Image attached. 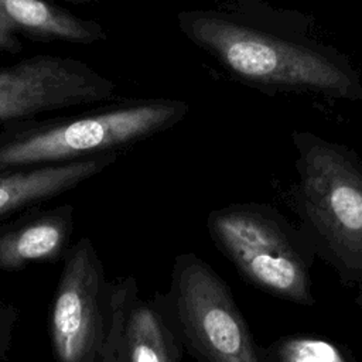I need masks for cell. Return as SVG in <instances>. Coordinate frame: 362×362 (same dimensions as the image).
Wrapping results in <instances>:
<instances>
[{
  "label": "cell",
  "instance_id": "6da1fadb",
  "mask_svg": "<svg viewBox=\"0 0 362 362\" xmlns=\"http://www.w3.org/2000/svg\"><path fill=\"white\" fill-rule=\"evenodd\" d=\"M182 31L222 65L256 85L358 98L359 81L334 51L216 11L181 14Z\"/></svg>",
  "mask_w": 362,
  "mask_h": 362
},
{
  "label": "cell",
  "instance_id": "7a4b0ae2",
  "mask_svg": "<svg viewBox=\"0 0 362 362\" xmlns=\"http://www.w3.org/2000/svg\"><path fill=\"white\" fill-rule=\"evenodd\" d=\"M184 112L178 100H129L71 116L8 123L0 129V170L117 153L167 129Z\"/></svg>",
  "mask_w": 362,
  "mask_h": 362
},
{
  "label": "cell",
  "instance_id": "3957f363",
  "mask_svg": "<svg viewBox=\"0 0 362 362\" xmlns=\"http://www.w3.org/2000/svg\"><path fill=\"white\" fill-rule=\"evenodd\" d=\"M206 228L238 274L263 293L297 305L315 304L317 257L303 229L263 205H230L209 214Z\"/></svg>",
  "mask_w": 362,
  "mask_h": 362
},
{
  "label": "cell",
  "instance_id": "277c9868",
  "mask_svg": "<svg viewBox=\"0 0 362 362\" xmlns=\"http://www.w3.org/2000/svg\"><path fill=\"white\" fill-rule=\"evenodd\" d=\"M296 212L318 257L354 287L362 276V170L338 147L308 141Z\"/></svg>",
  "mask_w": 362,
  "mask_h": 362
},
{
  "label": "cell",
  "instance_id": "5b68a950",
  "mask_svg": "<svg viewBox=\"0 0 362 362\" xmlns=\"http://www.w3.org/2000/svg\"><path fill=\"white\" fill-rule=\"evenodd\" d=\"M153 297L198 362H264L229 286L195 253L174 259L167 291Z\"/></svg>",
  "mask_w": 362,
  "mask_h": 362
},
{
  "label": "cell",
  "instance_id": "8992f818",
  "mask_svg": "<svg viewBox=\"0 0 362 362\" xmlns=\"http://www.w3.org/2000/svg\"><path fill=\"white\" fill-rule=\"evenodd\" d=\"M49 310V341L57 362H100L110 280L88 236L69 246Z\"/></svg>",
  "mask_w": 362,
  "mask_h": 362
},
{
  "label": "cell",
  "instance_id": "52a82bcc",
  "mask_svg": "<svg viewBox=\"0 0 362 362\" xmlns=\"http://www.w3.org/2000/svg\"><path fill=\"white\" fill-rule=\"evenodd\" d=\"M116 85L83 61L34 55L0 66V129L40 113L109 100Z\"/></svg>",
  "mask_w": 362,
  "mask_h": 362
},
{
  "label": "cell",
  "instance_id": "ba28073f",
  "mask_svg": "<svg viewBox=\"0 0 362 362\" xmlns=\"http://www.w3.org/2000/svg\"><path fill=\"white\" fill-rule=\"evenodd\" d=\"M182 351L156 298L141 297L133 276L110 280L100 362H181Z\"/></svg>",
  "mask_w": 362,
  "mask_h": 362
},
{
  "label": "cell",
  "instance_id": "9c48e42d",
  "mask_svg": "<svg viewBox=\"0 0 362 362\" xmlns=\"http://www.w3.org/2000/svg\"><path fill=\"white\" fill-rule=\"evenodd\" d=\"M74 232V206H31L0 225V270L17 272L34 263L62 260Z\"/></svg>",
  "mask_w": 362,
  "mask_h": 362
},
{
  "label": "cell",
  "instance_id": "30bf717a",
  "mask_svg": "<svg viewBox=\"0 0 362 362\" xmlns=\"http://www.w3.org/2000/svg\"><path fill=\"white\" fill-rule=\"evenodd\" d=\"M117 153L30 168L0 170V219L52 199L113 164Z\"/></svg>",
  "mask_w": 362,
  "mask_h": 362
},
{
  "label": "cell",
  "instance_id": "8fae6325",
  "mask_svg": "<svg viewBox=\"0 0 362 362\" xmlns=\"http://www.w3.org/2000/svg\"><path fill=\"white\" fill-rule=\"evenodd\" d=\"M0 11L18 34L35 41L89 45L106 38L103 27L45 0H0Z\"/></svg>",
  "mask_w": 362,
  "mask_h": 362
},
{
  "label": "cell",
  "instance_id": "7c38bea8",
  "mask_svg": "<svg viewBox=\"0 0 362 362\" xmlns=\"http://www.w3.org/2000/svg\"><path fill=\"white\" fill-rule=\"evenodd\" d=\"M262 356L264 362H354L335 341L310 334L279 337L262 346Z\"/></svg>",
  "mask_w": 362,
  "mask_h": 362
},
{
  "label": "cell",
  "instance_id": "4fadbf2b",
  "mask_svg": "<svg viewBox=\"0 0 362 362\" xmlns=\"http://www.w3.org/2000/svg\"><path fill=\"white\" fill-rule=\"evenodd\" d=\"M17 321H18L17 307L0 298V361L6 356V354L10 349Z\"/></svg>",
  "mask_w": 362,
  "mask_h": 362
},
{
  "label": "cell",
  "instance_id": "5bb4252c",
  "mask_svg": "<svg viewBox=\"0 0 362 362\" xmlns=\"http://www.w3.org/2000/svg\"><path fill=\"white\" fill-rule=\"evenodd\" d=\"M23 48V42L17 30L8 18L0 11V54H17Z\"/></svg>",
  "mask_w": 362,
  "mask_h": 362
},
{
  "label": "cell",
  "instance_id": "9a60e30c",
  "mask_svg": "<svg viewBox=\"0 0 362 362\" xmlns=\"http://www.w3.org/2000/svg\"><path fill=\"white\" fill-rule=\"evenodd\" d=\"M354 287H355V298H354V301L362 310V276H361V279L356 281V284Z\"/></svg>",
  "mask_w": 362,
  "mask_h": 362
},
{
  "label": "cell",
  "instance_id": "2e32d148",
  "mask_svg": "<svg viewBox=\"0 0 362 362\" xmlns=\"http://www.w3.org/2000/svg\"><path fill=\"white\" fill-rule=\"evenodd\" d=\"M68 3H72V4H89V3H93L96 0H65Z\"/></svg>",
  "mask_w": 362,
  "mask_h": 362
}]
</instances>
